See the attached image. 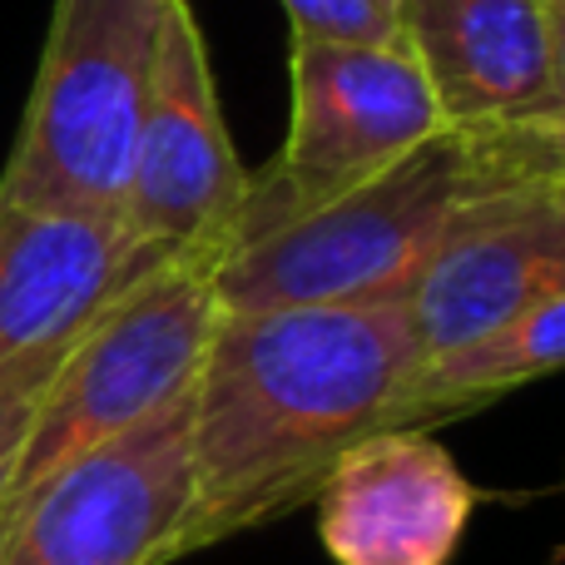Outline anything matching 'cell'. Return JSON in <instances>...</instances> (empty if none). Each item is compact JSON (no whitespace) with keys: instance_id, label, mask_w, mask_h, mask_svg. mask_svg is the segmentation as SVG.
Listing matches in <instances>:
<instances>
[{"instance_id":"5bb4252c","label":"cell","mask_w":565,"mask_h":565,"mask_svg":"<svg viewBox=\"0 0 565 565\" xmlns=\"http://www.w3.org/2000/svg\"><path fill=\"white\" fill-rule=\"evenodd\" d=\"M292 35L312 40H362V45H402L392 0H278Z\"/></svg>"},{"instance_id":"4fadbf2b","label":"cell","mask_w":565,"mask_h":565,"mask_svg":"<svg viewBox=\"0 0 565 565\" xmlns=\"http://www.w3.org/2000/svg\"><path fill=\"white\" fill-rule=\"evenodd\" d=\"M55 362H60V352L30 358V362H20V367L0 372V516H6L10 487H15L20 457H25L30 427H35V412H40V397H45V387H50Z\"/></svg>"},{"instance_id":"277c9868","label":"cell","mask_w":565,"mask_h":565,"mask_svg":"<svg viewBox=\"0 0 565 565\" xmlns=\"http://www.w3.org/2000/svg\"><path fill=\"white\" fill-rule=\"evenodd\" d=\"M214 268L209 254L154 258L79 328L50 372L0 526L60 467L154 422L194 392L218 328Z\"/></svg>"},{"instance_id":"5b68a950","label":"cell","mask_w":565,"mask_h":565,"mask_svg":"<svg viewBox=\"0 0 565 565\" xmlns=\"http://www.w3.org/2000/svg\"><path fill=\"white\" fill-rule=\"evenodd\" d=\"M288 85V139L264 174H248L224 254L352 194L441 129L427 79L402 45L292 35Z\"/></svg>"},{"instance_id":"7a4b0ae2","label":"cell","mask_w":565,"mask_h":565,"mask_svg":"<svg viewBox=\"0 0 565 565\" xmlns=\"http://www.w3.org/2000/svg\"><path fill=\"white\" fill-rule=\"evenodd\" d=\"M546 184H565V125H441L352 194L218 258V312L397 302L471 214Z\"/></svg>"},{"instance_id":"8992f818","label":"cell","mask_w":565,"mask_h":565,"mask_svg":"<svg viewBox=\"0 0 565 565\" xmlns=\"http://www.w3.org/2000/svg\"><path fill=\"white\" fill-rule=\"evenodd\" d=\"M244 194L248 169L218 109L204 25L189 0H169L119 228L149 258L209 254L218 264Z\"/></svg>"},{"instance_id":"6da1fadb","label":"cell","mask_w":565,"mask_h":565,"mask_svg":"<svg viewBox=\"0 0 565 565\" xmlns=\"http://www.w3.org/2000/svg\"><path fill=\"white\" fill-rule=\"evenodd\" d=\"M417 362L402 298L218 312L189 392V511L169 561L312 501L352 441L402 427Z\"/></svg>"},{"instance_id":"7c38bea8","label":"cell","mask_w":565,"mask_h":565,"mask_svg":"<svg viewBox=\"0 0 565 565\" xmlns=\"http://www.w3.org/2000/svg\"><path fill=\"white\" fill-rule=\"evenodd\" d=\"M565 358V292L541 298L536 308L477 332L447 352H431L412 367L402 387V427L457 417V412L487 407L507 392L551 377Z\"/></svg>"},{"instance_id":"9c48e42d","label":"cell","mask_w":565,"mask_h":565,"mask_svg":"<svg viewBox=\"0 0 565 565\" xmlns=\"http://www.w3.org/2000/svg\"><path fill=\"white\" fill-rule=\"evenodd\" d=\"M318 541L338 565H447L477 487L427 427L352 441L318 487Z\"/></svg>"},{"instance_id":"3957f363","label":"cell","mask_w":565,"mask_h":565,"mask_svg":"<svg viewBox=\"0 0 565 565\" xmlns=\"http://www.w3.org/2000/svg\"><path fill=\"white\" fill-rule=\"evenodd\" d=\"M169 0H55L0 204L119 224Z\"/></svg>"},{"instance_id":"ba28073f","label":"cell","mask_w":565,"mask_h":565,"mask_svg":"<svg viewBox=\"0 0 565 565\" xmlns=\"http://www.w3.org/2000/svg\"><path fill=\"white\" fill-rule=\"evenodd\" d=\"M441 125H565V0H392Z\"/></svg>"},{"instance_id":"8fae6325","label":"cell","mask_w":565,"mask_h":565,"mask_svg":"<svg viewBox=\"0 0 565 565\" xmlns=\"http://www.w3.org/2000/svg\"><path fill=\"white\" fill-rule=\"evenodd\" d=\"M149 264L119 224L0 204V372L65 352Z\"/></svg>"},{"instance_id":"30bf717a","label":"cell","mask_w":565,"mask_h":565,"mask_svg":"<svg viewBox=\"0 0 565 565\" xmlns=\"http://www.w3.org/2000/svg\"><path fill=\"white\" fill-rule=\"evenodd\" d=\"M565 292V184L526 189L471 214L402 292L417 352H447L541 298Z\"/></svg>"},{"instance_id":"52a82bcc","label":"cell","mask_w":565,"mask_h":565,"mask_svg":"<svg viewBox=\"0 0 565 565\" xmlns=\"http://www.w3.org/2000/svg\"><path fill=\"white\" fill-rule=\"evenodd\" d=\"M189 511V397L60 467L0 526V565H169Z\"/></svg>"}]
</instances>
